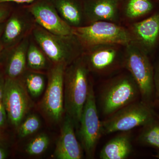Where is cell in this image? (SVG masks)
<instances>
[{"mask_svg":"<svg viewBox=\"0 0 159 159\" xmlns=\"http://www.w3.org/2000/svg\"><path fill=\"white\" fill-rule=\"evenodd\" d=\"M153 8V4L150 0H128L125 6V13L129 18H136L150 12Z\"/></svg>","mask_w":159,"mask_h":159,"instance_id":"cell-21","label":"cell"},{"mask_svg":"<svg viewBox=\"0 0 159 159\" xmlns=\"http://www.w3.org/2000/svg\"><path fill=\"white\" fill-rule=\"evenodd\" d=\"M120 0H88L84 5V18L91 23L99 21L115 23L119 19Z\"/></svg>","mask_w":159,"mask_h":159,"instance_id":"cell-15","label":"cell"},{"mask_svg":"<svg viewBox=\"0 0 159 159\" xmlns=\"http://www.w3.org/2000/svg\"><path fill=\"white\" fill-rule=\"evenodd\" d=\"M89 71L84 56H80L66 67L65 72V112L77 128L88 95Z\"/></svg>","mask_w":159,"mask_h":159,"instance_id":"cell-1","label":"cell"},{"mask_svg":"<svg viewBox=\"0 0 159 159\" xmlns=\"http://www.w3.org/2000/svg\"><path fill=\"white\" fill-rule=\"evenodd\" d=\"M7 119V114L3 104V100H0V128L5 125Z\"/></svg>","mask_w":159,"mask_h":159,"instance_id":"cell-26","label":"cell"},{"mask_svg":"<svg viewBox=\"0 0 159 159\" xmlns=\"http://www.w3.org/2000/svg\"><path fill=\"white\" fill-rule=\"evenodd\" d=\"M133 41L146 53L155 46L159 36V12L132 26Z\"/></svg>","mask_w":159,"mask_h":159,"instance_id":"cell-14","label":"cell"},{"mask_svg":"<svg viewBox=\"0 0 159 159\" xmlns=\"http://www.w3.org/2000/svg\"><path fill=\"white\" fill-rule=\"evenodd\" d=\"M117 46L99 45L89 48V52L84 57L90 70L102 73L115 68L119 63Z\"/></svg>","mask_w":159,"mask_h":159,"instance_id":"cell-12","label":"cell"},{"mask_svg":"<svg viewBox=\"0 0 159 159\" xmlns=\"http://www.w3.org/2000/svg\"><path fill=\"white\" fill-rule=\"evenodd\" d=\"M47 58L38 45L30 41L27 53V66L29 68L35 71L44 70L48 66Z\"/></svg>","mask_w":159,"mask_h":159,"instance_id":"cell-20","label":"cell"},{"mask_svg":"<svg viewBox=\"0 0 159 159\" xmlns=\"http://www.w3.org/2000/svg\"><path fill=\"white\" fill-rule=\"evenodd\" d=\"M79 127L83 148L88 157L93 158L97 144L103 133L102 122L99 120L95 93L91 81Z\"/></svg>","mask_w":159,"mask_h":159,"instance_id":"cell-8","label":"cell"},{"mask_svg":"<svg viewBox=\"0 0 159 159\" xmlns=\"http://www.w3.org/2000/svg\"><path fill=\"white\" fill-rule=\"evenodd\" d=\"M73 121L66 116L59 139L54 151L55 157L58 159H80L83 156V148L77 141Z\"/></svg>","mask_w":159,"mask_h":159,"instance_id":"cell-13","label":"cell"},{"mask_svg":"<svg viewBox=\"0 0 159 159\" xmlns=\"http://www.w3.org/2000/svg\"><path fill=\"white\" fill-rule=\"evenodd\" d=\"M32 33L35 42L54 64L63 63L68 66L81 56L82 45L74 34H54L38 25Z\"/></svg>","mask_w":159,"mask_h":159,"instance_id":"cell-2","label":"cell"},{"mask_svg":"<svg viewBox=\"0 0 159 159\" xmlns=\"http://www.w3.org/2000/svg\"><path fill=\"white\" fill-rule=\"evenodd\" d=\"M8 156V152L6 148L2 144V142H0V159H4Z\"/></svg>","mask_w":159,"mask_h":159,"instance_id":"cell-31","label":"cell"},{"mask_svg":"<svg viewBox=\"0 0 159 159\" xmlns=\"http://www.w3.org/2000/svg\"><path fill=\"white\" fill-rule=\"evenodd\" d=\"M3 4L4 3H0V24L4 23L10 16L9 9Z\"/></svg>","mask_w":159,"mask_h":159,"instance_id":"cell-25","label":"cell"},{"mask_svg":"<svg viewBox=\"0 0 159 159\" xmlns=\"http://www.w3.org/2000/svg\"><path fill=\"white\" fill-rule=\"evenodd\" d=\"M67 65L55 64L49 72L48 84L41 103L43 112L49 120L57 123L62 119L64 109V75Z\"/></svg>","mask_w":159,"mask_h":159,"instance_id":"cell-7","label":"cell"},{"mask_svg":"<svg viewBox=\"0 0 159 159\" xmlns=\"http://www.w3.org/2000/svg\"><path fill=\"white\" fill-rule=\"evenodd\" d=\"M125 47L123 65L136 83L142 101L151 106L155 94L154 71L147 53L133 41Z\"/></svg>","mask_w":159,"mask_h":159,"instance_id":"cell-3","label":"cell"},{"mask_svg":"<svg viewBox=\"0 0 159 159\" xmlns=\"http://www.w3.org/2000/svg\"><path fill=\"white\" fill-rule=\"evenodd\" d=\"M30 40L27 36L20 42L8 51L5 64L6 77L19 78L25 71L27 64V53Z\"/></svg>","mask_w":159,"mask_h":159,"instance_id":"cell-16","label":"cell"},{"mask_svg":"<svg viewBox=\"0 0 159 159\" xmlns=\"http://www.w3.org/2000/svg\"><path fill=\"white\" fill-rule=\"evenodd\" d=\"M40 126L39 118L35 115H31L27 117L20 123L18 128L19 136L25 138L36 132Z\"/></svg>","mask_w":159,"mask_h":159,"instance_id":"cell-24","label":"cell"},{"mask_svg":"<svg viewBox=\"0 0 159 159\" xmlns=\"http://www.w3.org/2000/svg\"><path fill=\"white\" fill-rule=\"evenodd\" d=\"M27 89L19 78H5L3 102L10 123L18 128L31 107Z\"/></svg>","mask_w":159,"mask_h":159,"instance_id":"cell-9","label":"cell"},{"mask_svg":"<svg viewBox=\"0 0 159 159\" xmlns=\"http://www.w3.org/2000/svg\"><path fill=\"white\" fill-rule=\"evenodd\" d=\"M156 117L151 106L141 101L134 102L110 115L102 122V133L127 132L146 125Z\"/></svg>","mask_w":159,"mask_h":159,"instance_id":"cell-5","label":"cell"},{"mask_svg":"<svg viewBox=\"0 0 159 159\" xmlns=\"http://www.w3.org/2000/svg\"><path fill=\"white\" fill-rule=\"evenodd\" d=\"M4 26H5V23L4 22L0 24V58H1L2 55L3 51L5 50H4L2 43V40H1V38H2V34Z\"/></svg>","mask_w":159,"mask_h":159,"instance_id":"cell-29","label":"cell"},{"mask_svg":"<svg viewBox=\"0 0 159 159\" xmlns=\"http://www.w3.org/2000/svg\"><path fill=\"white\" fill-rule=\"evenodd\" d=\"M33 21V17L25 13H13L9 16L5 23L1 38L4 50L11 48L29 36L35 27Z\"/></svg>","mask_w":159,"mask_h":159,"instance_id":"cell-11","label":"cell"},{"mask_svg":"<svg viewBox=\"0 0 159 159\" xmlns=\"http://www.w3.org/2000/svg\"><path fill=\"white\" fill-rule=\"evenodd\" d=\"M28 11L38 25L47 31L59 35L73 34V28L61 17L51 0H36Z\"/></svg>","mask_w":159,"mask_h":159,"instance_id":"cell-10","label":"cell"},{"mask_svg":"<svg viewBox=\"0 0 159 159\" xmlns=\"http://www.w3.org/2000/svg\"><path fill=\"white\" fill-rule=\"evenodd\" d=\"M25 83L28 92L33 97L39 96L44 89V78L42 74L38 73H31L27 74Z\"/></svg>","mask_w":159,"mask_h":159,"instance_id":"cell-22","label":"cell"},{"mask_svg":"<svg viewBox=\"0 0 159 159\" xmlns=\"http://www.w3.org/2000/svg\"><path fill=\"white\" fill-rule=\"evenodd\" d=\"M1 141H2V134H1V132L0 131V142H2Z\"/></svg>","mask_w":159,"mask_h":159,"instance_id":"cell-33","label":"cell"},{"mask_svg":"<svg viewBox=\"0 0 159 159\" xmlns=\"http://www.w3.org/2000/svg\"><path fill=\"white\" fill-rule=\"evenodd\" d=\"M5 78L0 73V100H3V92L5 86Z\"/></svg>","mask_w":159,"mask_h":159,"instance_id":"cell-28","label":"cell"},{"mask_svg":"<svg viewBox=\"0 0 159 159\" xmlns=\"http://www.w3.org/2000/svg\"><path fill=\"white\" fill-rule=\"evenodd\" d=\"M36 0H0V3H5L8 2H13L17 3H32Z\"/></svg>","mask_w":159,"mask_h":159,"instance_id":"cell-30","label":"cell"},{"mask_svg":"<svg viewBox=\"0 0 159 159\" xmlns=\"http://www.w3.org/2000/svg\"><path fill=\"white\" fill-rule=\"evenodd\" d=\"M154 83L155 93L159 98V61L157 64L155 71L154 72Z\"/></svg>","mask_w":159,"mask_h":159,"instance_id":"cell-27","label":"cell"},{"mask_svg":"<svg viewBox=\"0 0 159 159\" xmlns=\"http://www.w3.org/2000/svg\"><path fill=\"white\" fill-rule=\"evenodd\" d=\"M73 34L83 47L99 45L126 46L133 41L130 32L115 23L99 21L88 26L73 28Z\"/></svg>","mask_w":159,"mask_h":159,"instance_id":"cell-4","label":"cell"},{"mask_svg":"<svg viewBox=\"0 0 159 159\" xmlns=\"http://www.w3.org/2000/svg\"><path fill=\"white\" fill-rule=\"evenodd\" d=\"M138 141L142 145L159 150V121L155 119L144 125L138 137Z\"/></svg>","mask_w":159,"mask_h":159,"instance_id":"cell-19","label":"cell"},{"mask_svg":"<svg viewBox=\"0 0 159 159\" xmlns=\"http://www.w3.org/2000/svg\"><path fill=\"white\" fill-rule=\"evenodd\" d=\"M58 14L72 28L82 26L83 7L76 0H51Z\"/></svg>","mask_w":159,"mask_h":159,"instance_id":"cell-18","label":"cell"},{"mask_svg":"<svg viewBox=\"0 0 159 159\" xmlns=\"http://www.w3.org/2000/svg\"><path fill=\"white\" fill-rule=\"evenodd\" d=\"M153 156L154 157H155L156 158L159 159V150L157 152V153L155 155H153Z\"/></svg>","mask_w":159,"mask_h":159,"instance_id":"cell-32","label":"cell"},{"mask_svg":"<svg viewBox=\"0 0 159 159\" xmlns=\"http://www.w3.org/2000/svg\"><path fill=\"white\" fill-rule=\"evenodd\" d=\"M140 94L139 88L131 76L116 77L106 84L100 94L102 114L110 116L135 101Z\"/></svg>","mask_w":159,"mask_h":159,"instance_id":"cell-6","label":"cell"},{"mask_svg":"<svg viewBox=\"0 0 159 159\" xmlns=\"http://www.w3.org/2000/svg\"><path fill=\"white\" fill-rule=\"evenodd\" d=\"M156 116L157 118H158V119L159 120V116H157V115H156Z\"/></svg>","mask_w":159,"mask_h":159,"instance_id":"cell-34","label":"cell"},{"mask_svg":"<svg viewBox=\"0 0 159 159\" xmlns=\"http://www.w3.org/2000/svg\"><path fill=\"white\" fill-rule=\"evenodd\" d=\"M124 133L117 135L107 142L99 154L101 159H125L132 150L129 134Z\"/></svg>","mask_w":159,"mask_h":159,"instance_id":"cell-17","label":"cell"},{"mask_svg":"<svg viewBox=\"0 0 159 159\" xmlns=\"http://www.w3.org/2000/svg\"><path fill=\"white\" fill-rule=\"evenodd\" d=\"M50 144V139L47 134H40L29 142L26 148V152L31 156H38L43 153Z\"/></svg>","mask_w":159,"mask_h":159,"instance_id":"cell-23","label":"cell"}]
</instances>
